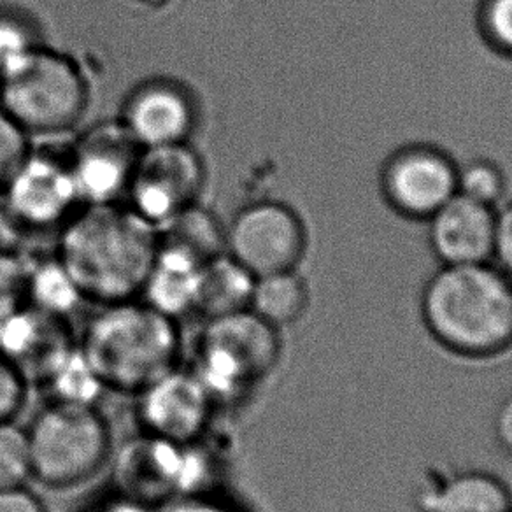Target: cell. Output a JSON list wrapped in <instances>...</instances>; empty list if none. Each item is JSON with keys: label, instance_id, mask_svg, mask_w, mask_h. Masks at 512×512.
I'll use <instances>...</instances> for the list:
<instances>
[{"label": "cell", "instance_id": "6da1fadb", "mask_svg": "<svg viewBox=\"0 0 512 512\" xmlns=\"http://www.w3.org/2000/svg\"><path fill=\"white\" fill-rule=\"evenodd\" d=\"M158 248V228L120 202L79 207L60 228L57 258L81 299L104 306L141 295Z\"/></svg>", "mask_w": 512, "mask_h": 512}, {"label": "cell", "instance_id": "7a4b0ae2", "mask_svg": "<svg viewBox=\"0 0 512 512\" xmlns=\"http://www.w3.org/2000/svg\"><path fill=\"white\" fill-rule=\"evenodd\" d=\"M420 314L451 355L490 360L512 348V279L493 262L441 265L423 285Z\"/></svg>", "mask_w": 512, "mask_h": 512}, {"label": "cell", "instance_id": "3957f363", "mask_svg": "<svg viewBox=\"0 0 512 512\" xmlns=\"http://www.w3.org/2000/svg\"><path fill=\"white\" fill-rule=\"evenodd\" d=\"M78 349L104 390L137 395L179 367L181 332L144 300H121L99 306Z\"/></svg>", "mask_w": 512, "mask_h": 512}, {"label": "cell", "instance_id": "277c9868", "mask_svg": "<svg viewBox=\"0 0 512 512\" xmlns=\"http://www.w3.org/2000/svg\"><path fill=\"white\" fill-rule=\"evenodd\" d=\"M92 106V83L78 58L46 43L0 78V109L34 139L72 136Z\"/></svg>", "mask_w": 512, "mask_h": 512}, {"label": "cell", "instance_id": "5b68a950", "mask_svg": "<svg viewBox=\"0 0 512 512\" xmlns=\"http://www.w3.org/2000/svg\"><path fill=\"white\" fill-rule=\"evenodd\" d=\"M32 479L67 490L92 479L111 456V428L88 404L50 402L25 428Z\"/></svg>", "mask_w": 512, "mask_h": 512}, {"label": "cell", "instance_id": "8992f818", "mask_svg": "<svg viewBox=\"0 0 512 512\" xmlns=\"http://www.w3.org/2000/svg\"><path fill=\"white\" fill-rule=\"evenodd\" d=\"M281 355V330L244 309L206 320L197 341L193 372L218 404L264 381L278 367Z\"/></svg>", "mask_w": 512, "mask_h": 512}, {"label": "cell", "instance_id": "52a82bcc", "mask_svg": "<svg viewBox=\"0 0 512 512\" xmlns=\"http://www.w3.org/2000/svg\"><path fill=\"white\" fill-rule=\"evenodd\" d=\"M207 179L206 160L192 143L148 148L139 155L125 204L160 230L202 202Z\"/></svg>", "mask_w": 512, "mask_h": 512}, {"label": "cell", "instance_id": "ba28073f", "mask_svg": "<svg viewBox=\"0 0 512 512\" xmlns=\"http://www.w3.org/2000/svg\"><path fill=\"white\" fill-rule=\"evenodd\" d=\"M306 248L304 220L283 200H253L225 225V253L255 278L299 269Z\"/></svg>", "mask_w": 512, "mask_h": 512}, {"label": "cell", "instance_id": "9c48e42d", "mask_svg": "<svg viewBox=\"0 0 512 512\" xmlns=\"http://www.w3.org/2000/svg\"><path fill=\"white\" fill-rule=\"evenodd\" d=\"M9 220L27 230L64 227L81 206L67 150L36 148L34 143L22 164L0 192Z\"/></svg>", "mask_w": 512, "mask_h": 512}, {"label": "cell", "instance_id": "30bf717a", "mask_svg": "<svg viewBox=\"0 0 512 512\" xmlns=\"http://www.w3.org/2000/svg\"><path fill=\"white\" fill-rule=\"evenodd\" d=\"M116 120L143 150L192 143L202 123V104L183 79L155 74L128 90Z\"/></svg>", "mask_w": 512, "mask_h": 512}, {"label": "cell", "instance_id": "8fae6325", "mask_svg": "<svg viewBox=\"0 0 512 512\" xmlns=\"http://www.w3.org/2000/svg\"><path fill=\"white\" fill-rule=\"evenodd\" d=\"M379 188L392 211L427 221L458 193V164L435 144H404L381 165Z\"/></svg>", "mask_w": 512, "mask_h": 512}, {"label": "cell", "instance_id": "7c38bea8", "mask_svg": "<svg viewBox=\"0 0 512 512\" xmlns=\"http://www.w3.org/2000/svg\"><path fill=\"white\" fill-rule=\"evenodd\" d=\"M141 151L118 120L100 121L81 130L69 144L81 206L123 202Z\"/></svg>", "mask_w": 512, "mask_h": 512}, {"label": "cell", "instance_id": "4fadbf2b", "mask_svg": "<svg viewBox=\"0 0 512 512\" xmlns=\"http://www.w3.org/2000/svg\"><path fill=\"white\" fill-rule=\"evenodd\" d=\"M214 407L206 384L193 370L179 367L137 393V420L143 434L176 446H193L206 434Z\"/></svg>", "mask_w": 512, "mask_h": 512}, {"label": "cell", "instance_id": "5bb4252c", "mask_svg": "<svg viewBox=\"0 0 512 512\" xmlns=\"http://www.w3.org/2000/svg\"><path fill=\"white\" fill-rule=\"evenodd\" d=\"M497 207L456 193L428 218V246L441 265L491 262Z\"/></svg>", "mask_w": 512, "mask_h": 512}, {"label": "cell", "instance_id": "9a60e30c", "mask_svg": "<svg viewBox=\"0 0 512 512\" xmlns=\"http://www.w3.org/2000/svg\"><path fill=\"white\" fill-rule=\"evenodd\" d=\"M186 446L143 434L123 446L116 458L121 497L153 507L185 488Z\"/></svg>", "mask_w": 512, "mask_h": 512}, {"label": "cell", "instance_id": "2e32d148", "mask_svg": "<svg viewBox=\"0 0 512 512\" xmlns=\"http://www.w3.org/2000/svg\"><path fill=\"white\" fill-rule=\"evenodd\" d=\"M418 507L421 512H512V491L488 470H451L423 481Z\"/></svg>", "mask_w": 512, "mask_h": 512}, {"label": "cell", "instance_id": "e0dca14e", "mask_svg": "<svg viewBox=\"0 0 512 512\" xmlns=\"http://www.w3.org/2000/svg\"><path fill=\"white\" fill-rule=\"evenodd\" d=\"M202 262L183 249L160 244L143 286V300L178 320L193 313Z\"/></svg>", "mask_w": 512, "mask_h": 512}, {"label": "cell", "instance_id": "ac0fdd59", "mask_svg": "<svg viewBox=\"0 0 512 512\" xmlns=\"http://www.w3.org/2000/svg\"><path fill=\"white\" fill-rule=\"evenodd\" d=\"M255 276L227 253L202 262L193 313L204 320L249 309Z\"/></svg>", "mask_w": 512, "mask_h": 512}, {"label": "cell", "instance_id": "d6986e66", "mask_svg": "<svg viewBox=\"0 0 512 512\" xmlns=\"http://www.w3.org/2000/svg\"><path fill=\"white\" fill-rule=\"evenodd\" d=\"M309 300L306 279L297 269H290L255 278L249 309L281 330L302 320Z\"/></svg>", "mask_w": 512, "mask_h": 512}, {"label": "cell", "instance_id": "ffe728a7", "mask_svg": "<svg viewBox=\"0 0 512 512\" xmlns=\"http://www.w3.org/2000/svg\"><path fill=\"white\" fill-rule=\"evenodd\" d=\"M158 235L160 244L183 249L200 262L225 253V225L202 202L178 214Z\"/></svg>", "mask_w": 512, "mask_h": 512}, {"label": "cell", "instance_id": "44dd1931", "mask_svg": "<svg viewBox=\"0 0 512 512\" xmlns=\"http://www.w3.org/2000/svg\"><path fill=\"white\" fill-rule=\"evenodd\" d=\"M43 44L36 16L16 4H0V78Z\"/></svg>", "mask_w": 512, "mask_h": 512}, {"label": "cell", "instance_id": "7402d4cb", "mask_svg": "<svg viewBox=\"0 0 512 512\" xmlns=\"http://www.w3.org/2000/svg\"><path fill=\"white\" fill-rule=\"evenodd\" d=\"M51 393V402H69V404H88L95 406L102 384L93 374L78 348H72L55 365L43 381Z\"/></svg>", "mask_w": 512, "mask_h": 512}, {"label": "cell", "instance_id": "603a6c76", "mask_svg": "<svg viewBox=\"0 0 512 512\" xmlns=\"http://www.w3.org/2000/svg\"><path fill=\"white\" fill-rule=\"evenodd\" d=\"M30 297L34 302V309L57 318L69 313L79 300H83L58 258L51 264L41 265L34 272L30 279Z\"/></svg>", "mask_w": 512, "mask_h": 512}, {"label": "cell", "instance_id": "cb8c5ba5", "mask_svg": "<svg viewBox=\"0 0 512 512\" xmlns=\"http://www.w3.org/2000/svg\"><path fill=\"white\" fill-rule=\"evenodd\" d=\"M505 174L490 158H474L458 165V193L484 206L498 207L504 199Z\"/></svg>", "mask_w": 512, "mask_h": 512}, {"label": "cell", "instance_id": "d4e9b609", "mask_svg": "<svg viewBox=\"0 0 512 512\" xmlns=\"http://www.w3.org/2000/svg\"><path fill=\"white\" fill-rule=\"evenodd\" d=\"M32 479L29 442L13 420L0 423V490L18 488Z\"/></svg>", "mask_w": 512, "mask_h": 512}, {"label": "cell", "instance_id": "484cf974", "mask_svg": "<svg viewBox=\"0 0 512 512\" xmlns=\"http://www.w3.org/2000/svg\"><path fill=\"white\" fill-rule=\"evenodd\" d=\"M476 25L491 51L512 58V0H479Z\"/></svg>", "mask_w": 512, "mask_h": 512}, {"label": "cell", "instance_id": "4316f807", "mask_svg": "<svg viewBox=\"0 0 512 512\" xmlns=\"http://www.w3.org/2000/svg\"><path fill=\"white\" fill-rule=\"evenodd\" d=\"M30 146L32 139L0 109V192L22 164Z\"/></svg>", "mask_w": 512, "mask_h": 512}, {"label": "cell", "instance_id": "83f0119b", "mask_svg": "<svg viewBox=\"0 0 512 512\" xmlns=\"http://www.w3.org/2000/svg\"><path fill=\"white\" fill-rule=\"evenodd\" d=\"M27 397V381L0 353V423L15 420Z\"/></svg>", "mask_w": 512, "mask_h": 512}, {"label": "cell", "instance_id": "f1b7e54d", "mask_svg": "<svg viewBox=\"0 0 512 512\" xmlns=\"http://www.w3.org/2000/svg\"><path fill=\"white\" fill-rule=\"evenodd\" d=\"M491 262L512 279V200L495 211Z\"/></svg>", "mask_w": 512, "mask_h": 512}, {"label": "cell", "instance_id": "f546056e", "mask_svg": "<svg viewBox=\"0 0 512 512\" xmlns=\"http://www.w3.org/2000/svg\"><path fill=\"white\" fill-rule=\"evenodd\" d=\"M0 512H48L41 498L25 486L0 490Z\"/></svg>", "mask_w": 512, "mask_h": 512}, {"label": "cell", "instance_id": "4dcf8cb0", "mask_svg": "<svg viewBox=\"0 0 512 512\" xmlns=\"http://www.w3.org/2000/svg\"><path fill=\"white\" fill-rule=\"evenodd\" d=\"M493 434L500 451L512 460V395L498 406L493 418Z\"/></svg>", "mask_w": 512, "mask_h": 512}, {"label": "cell", "instance_id": "1f68e13d", "mask_svg": "<svg viewBox=\"0 0 512 512\" xmlns=\"http://www.w3.org/2000/svg\"><path fill=\"white\" fill-rule=\"evenodd\" d=\"M150 509L151 507H148V505L139 504V502H134V500L121 497L118 504L111 505L104 512H150Z\"/></svg>", "mask_w": 512, "mask_h": 512}, {"label": "cell", "instance_id": "d6a6232c", "mask_svg": "<svg viewBox=\"0 0 512 512\" xmlns=\"http://www.w3.org/2000/svg\"><path fill=\"white\" fill-rule=\"evenodd\" d=\"M174 512H223L214 509L213 505L204 504H186L185 507H179L178 511Z\"/></svg>", "mask_w": 512, "mask_h": 512}]
</instances>
